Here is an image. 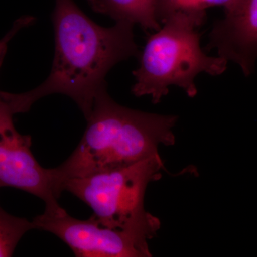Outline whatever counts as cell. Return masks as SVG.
<instances>
[{"label":"cell","mask_w":257,"mask_h":257,"mask_svg":"<svg viewBox=\"0 0 257 257\" xmlns=\"http://www.w3.org/2000/svg\"><path fill=\"white\" fill-rule=\"evenodd\" d=\"M55 57L50 73L40 86L23 93H9L17 114L28 112L36 101L64 94L77 104L87 119L105 77L116 64L139 57L133 24L104 28L84 14L74 0H55L52 15Z\"/></svg>","instance_id":"obj_1"},{"label":"cell","mask_w":257,"mask_h":257,"mask_svg":"<svg viewBox=\"0 0 257 257\" xmlns=\"http://www.w3.org/2000/svg\"><path fill=\"white\" fill-rule=\"evenodd\" d=\"M107 85L98 92L81 141L63 163L52 170L56 191L69 179L157 156L161 145L175 144L178 116L135 110L116 103Z\"/></svg>","instance_id":"obj_2"},{"label":"cell","mask_w":257,"mask_h":257,"mask_svg":"<svg viewBox=\"0 0 257 257\" xmlns=\"http://www.w3.org/2000/svg\"><path fill=\"white\" fill-rule=\"evenodd\" d=\"M206 19V10H179L150 35L139 55V67L133 72L134 95L150 96L157 104L168 94L171 86H176L193 98L198 92V74L224 73L228 61L208 55L201 47L199 28Z\"/></svg>","instance_id":"obj_3"},{"label":"cell","mask_w":257,"mask_h":257,"mask_svg":"<svg viewBox=\"0 0 257 257\" xmlns=\"http://www.w3.org/2000/svg\"><path fill=\"white\" fill-rule=\"evenodd\" d=\"M165 170L160 155L94 175L69 179L62 186L87 204L102 226L155 237L160 219L147 212L145 196L150 182Z\"/></svg>","instance_id":"obj_4"},{"label":"cell","mask_w":257,"mask_h":257,"mask_svg":"<svg viewBox=\"0 0 257 257\" xmlns=\"http://www.w3.org/2000/svg\"><path fill=\"white\" fill-rule=\"evenodd\" d=\"M14 109L0 91V188L20 189L41 199L46 212L65 211L58 203L52 170L42 167L31 151L32 138L19 133Z\"/></svg>","instance_id":"obj_5"},{"label":"cell","mask_w":257,"mask_h":257,"mask_svg":"<svg viewBox=\"0 0 257 257\" xmlns=\"http://www.w3.org/2000/svg\"><path fill=\"white\" fill-rule=\"evenodd\" d=\"M36 229L55 234L77 257L152 256L148 238L143 235L102 226L94 216L86 220L67 214L46 211L32 220Z\"/></svg>","instance_id":"obj_6"},{"label":"cell","mask_w":257,"mask_h":257,"mask_svg":"<svg viewBox=\"0 0 257 257\" xmlns=\"http://www.w3.org/2000/svg\"><path fill=\"white\" fill-rule=\"evenodd\" d=\"M207 48L237 64L246 77L252 74L257 60V0H239L224 12L213 25Z\"/></svg>","instance_id":"obj_7"},{"label":"cell","mask_w":257,"mask_h":257,"mask_svg":"<svg viewBox=\"0 0 257 257\" xmlns=\"http://www.w3.org/2000/svg\"><path fill=\"white\" fill-rule=\"evenodd\" d=\"M95 13L106 15L116 23L140 25L145 31L161 28L158 0H87Z\"/></svg>","instance_id":"obj_8"},{"label":"cell","mask_w":257,"mask_h":257,"mask_svg":"<svg viewBox=\"0 0 257 257\" xmlns=\"http://www.w3.org/2000/svg\"><path fill=\"white\" fill-rule=\"evenodd\" d=\"M32 229H36L33 221L11 215L0 206V257L13 256L19 241Z\"/></svg>","instance_id":"obj_9"},{"label":"cell","mask_w":257,"mask_h":257,"mask_svg":"<svg viewBox=\"0 0 257 257\" xmlns=\"http://www.w3.org/2000/svg\"><path fill=\"white\" fill-rule=\"evenodd\" d=\"M35 20H36V18L30 16V15H25V16L21 17V18L15 20L11 29L0 40V69H1L2 65H3V62H4L10 42L13 40V37L20 30L33 25L35 23Z\"/></svg>","instance_id":"obj_10"},{"label":"cell","mask_w":257,"mask_h":257,"mask_svg":"<svg viewBox=\"0 0 257 257\" xmlns=\"http://www.w3.org/2000/svg\"><path fill=\"white\" fill-rule=\"evenodd\" d=\"M190 10V0H158V17L160 23L179 10Z\"/></svg>","instance_id":"obj_11"},{"label":"cell","mask_w":257,"mask_h":257,"mask_svg":"<svg viewBox=\"0 0 257 257\" xmlns=\"http://www.w3.org/2000/svg\"><path fill=\"white\" fill-rule=\"evenodd\" d=\"M239 0H190L191 10H207L211 7H221L224 12L230 11Z\"/></svg>","instance_id":"obj_12"}]
</instances>
